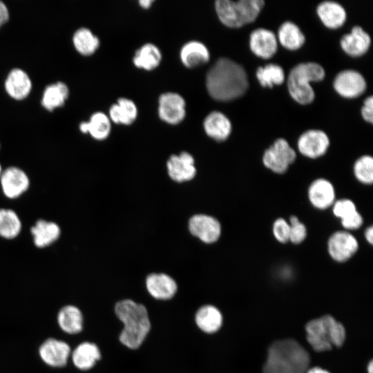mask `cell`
Wrapping results in <instances>:
<instances>
[{"label":"cell","mask_w":373,"mask_h":373,"mask_svg":"<svg viewBox=\"0 0 373 373\" xmlns=\"http://www.w3.org/2000/svg\"><path fill=\"white\" fill-rule=\"evenodd\" d=\"M195 323L202 331L206 333H214L222 325V314L213 305H204L195 314Z\"/></svg>","instance_id":"83f0119b"},{"label":"cell","mask_w":373,"mask_h":373,"mask_svg":"<svg viewBox=\"0 0 373 373\" xmlns=\"http://www.w3.org/2000/svg\"><path fill=\"white\" fill-rule=\"evenodd\" d=\"M307 196L311 204L319 210L331 207L336 201L334 185L325 178H318L309 186Z\"/></svg>","instance_id":"5bb4252c"},{"label":"cell","mask_w":373,"mask_h":373,"mask_svg":"<svg viewBox=\"0 0 373 373\" xmlns=\"http://www.w3.org/2000/svg\"><path fill=\"white\" fill-rule=\"evenodd\" d=\"M368 373H373V363L372 361H370L367 367Z\"/></svg>","instance_id":"bcb514c9"},{"label":"cell","mask_w":373,"mask_h":373,"mask_svg":"<svg viewBox=\"0 0 373 373\" xmlns=\"http://www.w3.org/2000/svg\"><path fill=\"white\" fill-rule=\"evenodd\" d=\"M327 251L330 257L338 262L350 260L358 249L356 237L347 231H337L328 238Z\"/></svg>","instance_id":"ba28073f"},{"label":"cell","mask_w":373,"mask_h":373,"mask_svg":"<svg viewBox=\"0 0 373 373\" xmlns=\"http://www.w3.org/2000/svg\"><path fill=\"white\" fill-rule=\"evenodd\" d=\"M289 223L284 218H278L274 222L272 232L278 242L283 244L289 242Z\"/></svg>","instance_id":"f35d334b"},{"label":"cell","mask_w":373,"mask_h":373,"mask_svg":"<svg viewBox=\"0 0 373 373\" xmlns=\"http://www.w3.org/2000/svg\"><path fill=\"white\" fill-rule=\"evenodd\" d=\"M137 115V106L131 99L120 97L109 108V119L115 124L129 125Z\"/></svg>","instance_id":"cb8c5ba5"},{"label":"cell","mask_w":373,"mask_h":373,"mask_svg":"<svg viewBox=\"0 0 373 373\" xmlns=\"http://www.w3.org/2000/svg\"><path fill=\"white\" fill-rule=\"evenodd\" d=\"M265 4L262 0H217L215 8L220 21L227 27L239 28L252 23Z\"/></svg>","instance_id":"8992f818"},{"label":"cell","mask_w":373,"mask_h":373,"mask_svg":"<svg viewBox=\"0 0 373 373\" xmlns=\"http://www.w3.org/2000/svg\"><path fill=\"white\" fill-rule=\"evenodd\" d=\"M160 117L170 124L181 122L186 115V102L178 93L167 92L162 94L158 100Z\"/></svg>","instance_id":"9c48e42d"},{"label":"cell","mask_w":373,"mask_h":373,"mask_svg":"<svg viewBox=\"0 0 373 373\" xmlns=\"http://www.w3.org/2000/svg\"><path fill=\"white\" fill-rule=\"evenodd\" d=\"M296 158V152L287 141L278 138L264 152L262 162L272 172L282 174L288 170Z\"/></svg>","instance_id":"52a82bcc"},{"label":"cell","mask_w":373,"mask_h":373,"mask_svg":"<svg viewBox=\"0 0 373 373\" xmlns=\"http://www.w3.org/2000/svg\"><path fill=\"white\" fill-rule=\"evenodd\" d=\"M9 19V11L6 5L0 1V27Z\"/></svg>","instance_id":"b9f144b4"},{"label":"cell","mask_w":373,"mask_h":373,"mask_svg":"<svg viewBox=\"0 0 373 373\" xmlns=\"http://www.w3.org/2000/svg\"><path fill=\"white\" fill-rule=\"evenodd\" d=\"M57 321L61 329L68 334H77L83 327L82 314L77 307L67 305L60 309Z\"/></svg>","instance_id":"f546056e"},{"label":"cell","mask_w":373,"mask_h":373,"mask_svg":"<svg viewBox=\"0 0 373 373\" xmlns=\"http://www.w3.org/2000/svg\"><path fill=\"white\" fill-rule=\"evenodd\" d=\"M59 227L53 222L38 220L31 228L33 241L37 247H45L56 241L60 235Z\"/></svg>","instance_id":"4316f807"},{"label":"cell","mask_w":373,"mask_h":373,"mask_svg":"<svg viewBox=\"0 0 373 373\" xmlns=\"http://www.w3.org/2000/svg\"><path fill=\"white\" fill-rule=\"evenodd\" d=\"M146 289L149 293L155 298L169 300L177 291L175 281L165 274H151L146 280Z\"/></svg>","instance_id":"ffe728a7"},{"label":"cell","mask_w":373,"mask_h":373,"mask_svg":"<svg viewBox=\"0 0 373 373\" xmlns=\"http://www.w3.org/2000/svg\"><path fill=\"white\" fill-rule=\"evenodd\" d=\"M2 171H3V170H2L1 166V164H0V175H1V174Z\"/></svg>","instance_id":"7dc6e473"},{"label":"cell","mask_w":373,"mask_h":373,"mask_svg":"<svg viewBox=\"0 0 373 373\" xmlns=\"http://www.w3.org/2000/svg\"><path fill=\"white\" fill-rule=\"evenodd\" d=\"M256 77L263 87L271 88L274 85H280L285 80L283 69L279 65L269 64L260 66L256 70Z\"/></svg>","instance_id":"e575fe53"},{"label":"cell","mask_w":373,"mask_h":373,"mask_svg":"<svg viewBox=\"0 0 373 373\" xmlns=\"http://www.w3.org/2000/svg\"><path fill=\"white\" fill-rule=\"evenodd\" d=\"M353 172L356 179L364 184L373 182V158L365 155L357 159L354 164Z\"/></svg>","instance_id":"d590c367"},{"label":"cell","mask_w":373,"mask_h":373,"mask_svg":"<svg viewBox=\"0 0 373 373\" xmlns=\"http://www.w3.org/2000/svg\"><path fill=\"white\" fill-rule=\"evenodd\" d=\"M206 86L213 99L225 102L243 95L249 87V82L241 65L229 58L220 57L209 69Z\"/></svg>","instance_id":"6da1fadb"},{"label":"cell","mask_w":373,"mask_h":373,"mask_svg":"<svg viewBox=\"0 0 373 373\" xmlns=\"http://www.w3.org/2000/svg\"><path fill=\"white\" fill-rule=\"evenodd\" d=\"M168 173L174 181L182 182L194 178L196 169L193 156L187 152L172 155L167 161Z\"/></svg>","instance_id":"2e32d148"},{"label":"cell","mask_w":373,"mask_h":373,"mask_svg":"<svg viewBox=\"0 0 373 373\" xmlns=\"http://www.w3.org/2000/svg\"><path fill=\"white\" fill-rule=\"evenodd\" d=\"M280 44L285 48L294 50L300 48L305 41V37L298 26L291 21L284 22L278 32Z\"/></svg>","instance_id":"1f68e13d"},{"label":"cell","mask_w":373,"mask_h":373,"mask_svg":"<svg viewBox=\"0 0 373 373\" xmlns=\"http://www.w3.org/2000/svg\"><path fill=\"white\" fill-rule=\"evenodd\" d=\"M206 133L216 141H224L231 131V124L222 113L212 111L208 114L203 122Z\"/></svg>","instance_id":"44dd1931"},{"label":"cell","mask_w":373,"mask_h":373,"mask_svg":"<svg viewBox=\"0 0 373 373\" xmlns=\"http://www.w3.org/2000/svg\"><path fill=\"white\" fill-rule=\"evenodd\" d=\"M341 223L345 231H349L359 229L363 223V219L361 213L356 211L341 220Z\"/></svg>","instance_id":"ab89813d"},{"label":"cell","mask_w":373,"mask_h":373,"mask_svg":"<svg viewBox=\"0 0 373 373\" xmlns=\"http://www.w3.org/2000/svg\"><path fill=\"white\" fill-rule=\"evenodd\" d=\"M5 90L13 99L21 100L31 91L32 82L29 75L21 68H13L8 74L4 83Z\"/></svg>","instance_id":"ac0fdd59"},{"label":"cell","mask_w":373,"mask_h":373,"mask_svg":"<svg viewBox=\"0 0 373 373\" xmlns=\"http://www.w3.org/2000/svg\"><path fill=\"white\" fill-rule=\"evenodd\" d=\"M317 14L323 24L332 29L340 28L346 20V12L339 3L325 1L317 7Z\"/></svg>","instance_id":"7402d4cb"},{"label":"cell","mask_w":373,"mask_h":373,"mask_svg":"<svg viewBox=\"0 0 373 373\" xmlns=\"http://www.w3.org/2000/svg\"><path fill=\"white\" fill-rule=\"evenodd\" d=\"M100 357L98 347L90 342L82 343L72 353L73 364L82 370H87L93 367Z\"/></svg>","instance_id":"484cf974"},{"label":"cell","mask_w":373,"mask_h":373,"mask_svg":"<svg viewBox=\"0 0 373 373\" xmlns=\"http://www.w3.org/2000/svg\"><path fill=\"white\" fill-rule=\"evenodd\" d=\"M111 128V120L105 113L96 112L88 121L82 122L79 129L84 133H89L94 139L102 140L110 134Z\"/></svg>","instance_id":"d4e9b609"},{"label":"cell","mask_w":373,"mask_h":373,"mask_svg":"<svg viewBox=\"0 0 373 373\" xmlns=\"http://www.w3.org/2000/svg\"><path fill=\"white\" fill-rule=\"evenodd\" d=\"M73 43L75 49L83 55H90L99 46V40L87 28H80L73 34Z\"/></svg>","instance_id":"d6a6232c"},{"label":"cell","mask_w":373,"mask_h":373,"mask_svg":"<svg viewBox=\"0 0 373 373\" xmlns=\"http://www.w3.org/2000/svg\"><path fill=\"white\" fill-rule=\"evenodd\" d=\"M210 54L207 46L198 41H190L184 44L180 50V59L183 64L194 68L207 63Z\"/></svg>","instance_id":"603a6c76"},{"label":"cell","mask_w":373,"mask_h":373,"mask_svg":"<svg viewBox=\"0 0 373 373\" xmlns=\"http://www.w3.org/2000/svg\"><path fill=\"white\" fill-rule=\"evenodd\" d=\"M365 238L367 240V242L372 245L373 242V227L372 226H370L367 227L364 233Z\"/></svg>","instance_id":"7bdbcfd3"},{"label":"cell","mask_w":373,"mask_h":373,"mask_svg":"<svg viewBox=\"0 0 373 373\" xmlns=\"http://www.w3.org/2000/svg\"><path fill=\"white\" fill-rule=\"evenodd\" d=\"M334 216L340 220L357 211L354 202L346 198L336 200L332 206Z\"/></svg>","instance_id":"74e56055"},{"label":"cell","mask_w":373,"mask_h":373,"mask_svg":"<svg viewBox=\"0 0 373 373\" xmlns=\"http://www.w3.org/2000/svg\"><path fill=\"white\" fill-rule=\"evenodd\" d=\"M161 59L160 49L153 44L147 43L136 50L133 62L138 68L151 70L160 64Z\"/></svg>","instance_id":"4dcf8cb0"},{"label":"cell","mask_w":373,"mask_h":373,"mask_svg":"<svg viewBox=\"0 0 373 373\" xmlns=\"http://www.w3.org/2000/svg\"><path fill=\"white\" fill-rule=\"evenodd\" d=\"M289 223L290 225L289 241L296 245L303 242L307 234L305 225L296 216L289 218Z\"/></svg>","instance_id":"8d00e7d4"},{"label":"cell","mask_w":373,"mask_h":373,"mask_svg":"<svg viewBox=\"0 0 373 373\" xmlns=\"http://www.w3.org/2000/svg\"><path fill=\"white\" fill-rule=\"evenodd\" d=\"M190 232L205 243L216 242L221 234V225L215 218L198 214L192 216L189 221Z\"/></svg>","instance_id":"8fae6325"},{"label":"cell","mask_w":373,"mask_h":373,"mask_svg":"<svg viewBox=\"0 0 373 373\" xmlns=\"http://www.w3.org/2000/svg\"><path fill=\"white\" fill-rule=\"evenodd\" d=\"M324 68L315 62L300 63L289 72L287 79L288 90L298 103L307 104L313 102L315 93L311 82H320L325 77Z\"/></svg>","instance_id":"5b68a950"},{"label":"cell","mask_w":373,"mask_h":373,"mask_svg":"<svg viewBox=\"0 0 373 373\" xmlns=\"http://www.w3.org/2000/svg\"><path fill=\"white\" fill-rule=\"evenodd\" d=\"M115 312L124 324L119 335L121 343L130 349L138 348L151 327L146 308L132 300L125 299L116 303Z\"/></svg>","instance_id":"3957f363"},{"label":"cell","mask_w":373,"mask_h":373,"mask_svg":"<svg viewBox=\"0 0 373 373\" xmlns=\"http://www.w3.org/2000/svg\"><path fill=\"white\" fill-rule=\"evenodd\" d=\"M140 3V5L144 8H148L151 4L153 3V1L151 0H140L139 1Z\"/></svg>","instance_id":"f6af8a7d"},{"label":"cell","mask_w":373,"mask_h":373,"mask_svg":"<svg viewBox=\"0 0 373 373\" xmlns=\"http://www.w3.org/2000/svg\"><path fill=\"white\" fill-rule=\"evenodd\" d=\"M334 88L340 95L347 98H354L365 90L366 82L358 71L345 70L336 76Z\"/></svg>","instance_id":"7c38bea8"},{"label":"cell","mask_w":373,"mask_h":373,"mask_svg":"<svg viewBox=\"0 0 373 373\" xmlns=\"http://www.w3.org/2000/svg\"><path fill=\"white\" fill-rule=\"evenodd\" d=\"M309 361L308 352L296 341L279 340L269 346L262 373H306Z\"/></svg>","instance_id":"7a4b0ae2"},{"label":"cell","mask_w":373,"mask_h":373,"mask_svg":"<svg viewBox=\"0 0 373 373\" xmlns=\"http://www.w3.org/2000/svg\"><path fill=\"white\" fill-rule=\"evenodd\" d=\"M21 229L17 214L11 209H0V236L11 239L17 237Z\"/></svg>","instance_id":"836d02e7"},{"label":"cell","mask_w":373,"mask_h":373,"mask_svg":"<svg viewBox=\"0 0 373 373\" xmlns=\"http://www.w3.org/2000/svg\"><path fill=\"white\" fill-rule=\"evenodd\" d=\"M306 373H329V372L321 367H315L311 369H308Z\"/></svg>","instance_id":"ee69618b"},{"label":"cell","mask_w":373,"mask_h":373,"mask_svg":"<svg viewBox=\"0 0 373 373\" xmlns=\"http://www.w3.org/2000/svg\"><path fill=\"white\" fill-rule=\"evenodd\" d=\"M307 340L316 352H325L332 346L341 347L345 339L343 325L330 315L308 322L305 327Z\"/></svg>","instance_id":"277c9868"},{"label":"cell","mask_w":373,"mask_h":373,"mask_svg":"<svg viewBox=\"0 0 373 373\" xmlns=\"http://www.w3.org/2000/svg\"><path fill=\"white\" fill-rule=\"evenodd\" d=\"M249 46L256 56L269 59L276 53L278 43L273 32L260 28L254 30L250 34Z\"/></svg>","instance_id":"e0dca14e"},{"label":"cell","mask_w":373,"mask_h":373,"mask_svg":"<svg viewBox=\"0 0 373 373\" xmlns=\"http://www.w3.org/2000/svg\"><path fill=\"white\" fill-rule=\"evenodd\" d=\"M371 39L367 32L360 26H354L351 32L343 35L341 39L342 49L349 55L358 57L369 49Z\"/></svg>","instance_id":"d6986e66"},{"label":"cell","mask_w":373,"mask_h":373,"mask_svg":"<svg viewBox=\"0 0 373 373\" xmlns=\"http://www.w3.org/2000/svg\"><path fill=\"white\" fill-rule=\"evenodd\" d=\"M0 183L6 197L16 198L28 189L29 179L26 173L21 169L10 166L2 171Z\"/></svg>","instance_id":"4fadbf2b"},{"label":"cell","mask_w":373,"mask_h":373,"mask_svg":"<svg viewBox=\"0 0 373 373\" xmlns=\"http://www.w3.org/2000/svg\"><path fill=\"white\" fill-rule=\"evenodd\" d=\"M69 95L68 86L61 82L48 85L41 97V105L50 111L63 106Z\"/></svg>","instance_id":"f1b7e54d"},{"label":"cell","mask_w":373,"mask_h":373,"mask_svg":"<svg viewBox=\"0 0 373 373\" xmlns=\"http://www.w3.org/2000/svg\"><path fill=\"white\" fill-rule=\"evenodd\" d=\"M39 354L43 361L52 367H62L70 354V346L65 342L48 338L39 347Z\"/></svg>","instance_id":"9a60e30c"},{"label":"cell","mask_w":373,"mask_h":373,"mask_svg":"<svg viewBox=\"0 0 373 373\" xmlns=\"http://www.w3.org/2000/svg\"><path fill=\"white\" fill-rule=\"evenodd\" d=\"M297 146L302 155L311 159H316L327 152L329 140L323 131L312 129L304 132L300 136Z\"/></svg>","instance_id":"30bf717a"},{"label":"cell","mask_w":373,"mask_h":373,"mask_svg":"<svg viewBox=\"0 0 373 373\" xmlns=\"http://www.w3.org/2000/svg\"><path fill=\"white\" fill-rule=\"evenodd\" d=\"M361 114L363 119L371 124L373 122V97L370 96L364 101L361 108Z\"/></svg>","instance_id":"60d3db41"}]
</instances>
